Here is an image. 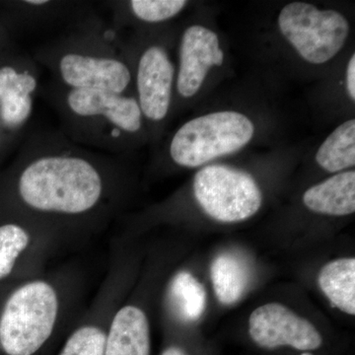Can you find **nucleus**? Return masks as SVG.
Returning <instances> with one entry per match:
<instances>
[{
    "instance_id": "1",
    "label": "nucleus",
    "mask_w": 355,
    "mask_h": 355,
    "mask_svg": "<svg viewBox=\"0 0 355 355\" xmlns=\"http://www.w3.org/2000/svg\"><path fill=\"white\" fill-rule=\"evenodd\" d=\"M120 165L114 155L76 144L60 130L33 133L14 169L13 188L33 224L84 223L114 210Z\"/></svg>"
},
{
    "instance_id": "2",
    "label": "nucleus",
    "mask_w": 355,
    "mask_h": 355,
    "mask_svg": "<svg viewBox=\"0 0 355 355\" xmlns=\"http://www.w3.org/2000/svg\"><path fill=\"white\" fill-rule=\"evenodd\" d=\"M83 20L67 37L41 49L37 60L62 87L128 94L132 67L118 51L116 28L97 19Z\"/></svg>"
},
{
    "instance_id": "3",
    "label": "nucleus",
    "mask_w": 355,
    "mask_h": 355,
    "mask_svg": "<svg viewBox=\"0 0 355 355\" xmlns=\"http://www.w3.org/2000/svg\"><path fill=\"white\" fill-rule=\"evenodd\" d=\"M50 99L70 140L91 150L114 155L141 132L144 116L128 94L76 90L53 83Z\"/></svg>"
},
{
    "instance_id": "4",
    "label": "nucleus",
    "mask_w": 355,
    "mask_h": 355,
    "mask_svg": "<svg viewBox=\"0 0 355 355\" xmlns=\"http://www.w3.org/2000/svg\"><path fill=\"white\" fill-rule=\"evenodd\" d=\"M60 296L46 280L26 282L7 299L0 314V349L4 355H44L55 336Z\"/></svg>"
},
{
    "instance_id": "5",
    "label": "nucleus",
    "mask_w": 355,
    "mask_h": 355,
    "mask_svg": "<svg viewBox=\"0 0 355 355\" xmlns=\"http://www.w3.org/2000/svg\"><path fill=\"white\" fill-rule=\"evenodd\" d=\"M253 123L237 112L198 116L182 125L170 142L169 155L182 167H200L240 150L251 141Z\"/></svg>"
},
{
    "instance_id": "6",
    "label": "nucleus",
    "mask_w": 355,
    "mask_h": 355,
    "mask_svg": "<svg viewBox=\"0 0 355 355\" xmlns=\"http://www.w3.org/2000/svg\"><path fill=\"white\" fill-rule=\"evenodd\" d=\"M193 193L203 211L222 223L247 220L263 203V193L254 178L226 165L200 170L193 179Z\"/></svg>"
},
{
    "instance_id": "7",
    "label": "nucleus",
    "mask_w": 355,
    "mask_h": 355,
    "mask_svg": "<svg viewBox=\"0 0 355 355\" xmlns=\"http://www.w3.org/2000/svg\"><path fill=\"white\" fill-rule=\"evenodd\" d=\"M280 32L310 64H322L335 57L347 41L349 24L338 11L320 10L305 2H292L279 16Z\"/></svg>"
},
{
    "instance_id": "8",
    "label": "nucleus",
    "mask_w": 355,
    "mask_h": 355,
    "mask_svg": "<svg viewBox=\"0 0 355 355\" xmlns=\"http://www.w3.org/2000/svg\"><path fill=\"white\" fill-rule=\"evenodd\" d=\"M250 338L259 349L273 352L291 349L299 355H315L324 338L314 324L280 303H268L249 318Z\"/></svg>"
},
{
    "instance_id": "9",
    "label": "nucleus",
    "mask_w": 355,
    "mask_h": 355,
    "mask_svg": "<svg viewBox=\"0 0 355 355\" xmlns=\"http://www.w3.org/2000/svg\"><path fill=\"white\" fill-rule=\"evenodd\" d=\"M39 69L34 60L18 55L0 64V128L18 135L26 127L39 90Z\"/></svg>"
},
{
    "instance_id": "10",
    "label": "nucleus",
    "mask_w": 355,
    "mask_h": 355,
    "mask_svg": "<svg viewBox=\"0 0 355 355\" xmlns=\"http://www.w3.org/2000/svg\"><path fill=\"white\" fill-rule=\"evenodd\" d=\"M135 87L142 116L153 123L167 118L172 102L175 67L169 53L160 44L144 49L137 58Z\"/></svg>"
},
{
    "instance_id": "11",
    "label": "nucleus",
    "mask_w": 355,
    "mask_h": 355,
    "mask_svg": "<svg viewBox=\"0 0 355 355\" xmlns=\"http://www.w3.org/2000/svg\"><path fill=\"white\" fill-rule=\"evenodd\" d=\"M224 53L217 35L203 26L195 25L184 32L180 46L177 90L184 98L197 94L209 69L220 67Z\"/></svg>"
},
{
    "instance_id": "12",
    "label": "nucleus",
    "mask_w": 355,
    "mask_h": 355,
    "mask_svg": "<svg viewBox=\"0 0 355 355\" xmlns=\"http://www.w3.org/2000/svg\"><path fill=\"white\" fill-rule=\"evenodd\" d=\"M103 355H151L150 326L144 310L125 305L116 311L106 328Z\"/></svg>"
},
{
    "instance_id": "13",
    "label": "nucleus",
    "mask_w": 355,
    "mask_h": 355,
    "mask_svg": "<svg viewBox=\"0 0 355 355\" xmlns=\"http://www.w3.org/2000/svg\"><path fill=\"white\" fill-rule=\"evenodd\" d=\"M311 211L331 216H345L355 211V172L340 173L311 187L303 195Z\"/></svg>"
},
{
    "instance_id": "14",
    "label": "nucleus",
    "mask_w": 355,
    "mask_h": 355,
    "mask_svg": "<svg viewBox=\"0 0 355 355\" xmlns=\"http://www.w3.org/2000/svg\"><path fill=\"white\" fill-rule=\"evenodd\" d=\"M210 279L222 305L239 302L249 288L251 272L241 257L230 252L219 254L210 266Z\"/></svg>"
},
{
    "instance_id": "15",
    "label": "nucleus",
    "mask_w": 355,
    "mask_h": 355,
    "mask_svg": "<svg viewBox=\"0 0 355 355\" xmlns=\"http://www.w3.org/2000/svg\"><path fill=\"white\" fill-rule=\"evenodd\" d=\"M318 284L334 307L354 316V258L338 259L326 263L318 275Z\"/></svg>"
},
{
    "instance_id": "16",
    "label": "nucleus",
    "mask_w": 355,
    "mask_h": 355,
    "mask_svg": "<svg viewBox=\"0 0 355 355\" xmlns=\"http://www.w3.org/2000/svg\"><path fill=\"white\" fill-rule=\"evenodd\" d=\"M168 299L178 319L184 324H191L198 321L205 312L207 291L195 275L182 270L170 282Z\"/></svg>"
},
{
    "instance_id": "17",
    "label": "nucleus",
    "mask_w": 355,
    "mask_h": 355,
    "mask_svg": "<svg viewBox=\"0 0 355 355\" xmlns=\"http://www.w3.org/2000/svg\"><path fill=\"white\" fill-rule=\"evenodd\" d=\"M318 164L335 173L355 165V121L342 123L329 135L316 154Z\"/></svg>"
},
{
    "instance_id": "18",
    "label": "nucleus",
    "mask_w": 355,
    "mask_h": 355,
    "mask_svg": "<svg viewBox=\"0 0 355 355\" xmlns=\"http://www.w3.org/2000/svg\"><path fill=\"white\" fill-rule=\"evenodd\" d=\"M29 231L18 223L0 226V279L12 272L18 258L30 244Z\"/></svg>"
},
{
    "instance_id": "19",
    "label": "nucleus",
    "mask_w": 355,
    "mask_h": 355,
    "mask_svg": "<svg viewBox=\"0 0 355 355\" xmlns=\"http://www.w3.org/2000/svg\"><path fill=\"white\" fill-rule=\"evenodd\" d=\"M106 329L97 324H84L67 338L57 355L104 354Z\"/></svg>"
},
{
    "instance_id": "20",
    "label": "nucleus",
    "mask_w": 355,
    "mask_h": 355,
    "mask_svg": "<svg viewBox=\"0 0 355 355\" xmlns=\"http://www.w3.org/2000/svg\"><path fill=\"white\" fill-rule=\"evenodd\" d=\"M187 3L184 0H132L127 6L137 20L156 24L175 17Z\"/></svg>"
},
{
    "instance_id": "21",
    "label": "nucleus",
    "mask_w": 355,
    "mask_h": 355,
    "mask_svg": "<svg viewBox=\"0 0 355 355\" xmlns=\"http://www.w3.org/2000/svg\"><path fill=\"white\" fill-rule=\"evenodd\" d=\"M347 86L349 97L352 101L355 100V55H352L347 65Z\"/></svg>"
},
{
    "instance_id": "22",
    "label": "nucleus",
    "mask_w": 355,
    "mask_h": 355,
    "mask_svg": "<svg viewBox=\"0 0 355 355\" xmlns=\"http://www.w3.org/2000/svg\"><path fill=\"white\" fill-rule=\"evenodd\" d=\"M160 355H191L184 347L178 345H170L163 349Z\"/></svg>"
},
{
    "instance_id": "23",
    "label": "nucleus",
    "mask_w": 355,
    "mask_h": 355,
    "mask_svg": "<svg viewBox=\"0 0 355 355\" xmlns=\"http://www.w3.org/2000/svg\"><path fill=\"white\" fill-rule=\"evenodd\" d=\"M1 130H2V128H1ZM0 133H3V132H2V130H0Z\"/></svg>"
}]
</instances>
